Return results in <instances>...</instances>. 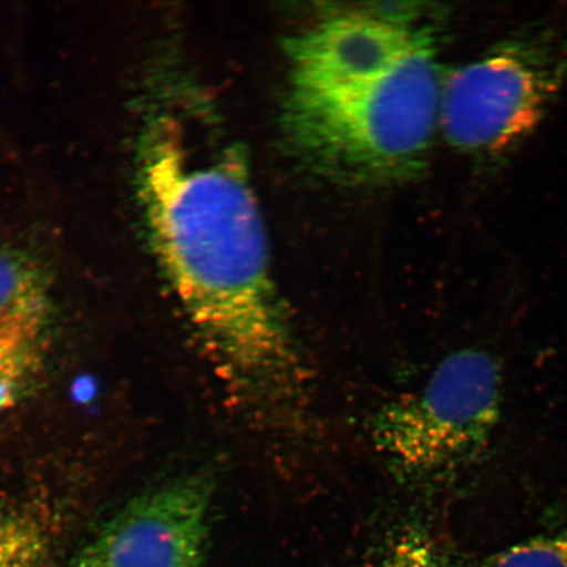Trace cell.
<instances>
[{
  "label": "cell",
  "instance_id": "1",
  "mask_svg": "<svg viewBox=\"0 0 567 567\" xmlns=\"http://www.w3.org/2000/svg\"><path fill=\"white\" fill-rule=\"evenodd\" d=\"M148 124L138 186L162 272L226 379L292 400L299 354L269 268L264 219L240 148L187 96Z\"/></svg>",
  "mask_w": 567,
  "mask_h": 567
},
{
  "label": "cell",
  "instance_id": "2",
  "mask_svg": "<svg viewBox=\"0 0 567 567\" xmlns=\"http://www.w3.org/2000/svg\"><path fill=\"white\" fill-rule=\"evenodd\" d=\"M437 42L410 10L338 12L296 34L284 105L290 145L346 179L420 174L441 125Z\"/></svg>",
  "mask_w": 567,
  "mask_h": 567
},
{
  "label": "cell",
  "instance_id": "3",
  "mask_svg": "<svg viewBox=\"0 0 567 567\" xmlns=\"http://www.w3.org/2000/svg\"><path fill=\"white\" fill-rule=\"evenodd\" d=\"M502 406L501 361L470 347L445 357L421 390L380 410L373 441L401 478L450 486L484 457Z\"/></svg>",
  "mask_w": 567,
  "mask_h": 567
},
{
  "label": "cell",
  "instance_id": "4",
  "mask_svg": "<svg viewBox=\"0 0 567 567\" xmlns=\"http://www.w3.org/2000/svg\"><path fill=\"white\" fill-rule=\"evenodd\" d=\"M567 80V38L517 32L444 73L441 126L457 152L481 162L515 152L542 124Z\"/></svg>",
  "mask_w": 567,
  "mask_h": 567
},
{
  "label": "cell",
  "instance_id": "5",
  "mask_svg": "<svg viewBox=\"0 0 567 567\" xmlns=\"http://www.w3.org/2000/svg\"><path fill=\"white\" fill-rule=\"evenodd\" d=\"M210 481L189 476L136 496L76 553L68 567H202Z\"/></svg>",
  "mask_w": 567,
  "mask_h": 567
},
{
  "label": "cell",
  "instance_id": "6",
  "mask_svg": "<svg viewBox=\"0 0 567 567\" xmlns=\"http://www.w3.org/2000/svg\"><path fill=\"white\" fill-rule=\"evenodd\" d=\"M52 322L44 269L30 255L0 248V415L40 379Z\"/></svg>",
  "mask_w": 567,
  "mask_h": 567
},
{
  "label": "cell",
  "instance_id": "7",
  "mask_svg": "<svg viewBox=\"0 0 567 567\" xmlns=\"http://www.w3.org/2000/svg\"><path fill=\"white\" fill-rule=\"evenodd\" d=\"M363 567H466L463 558L423 526H403L382 540Z\"/></svg>",
  "mask_w": 567,
  "mask_h": 567
},
{
  "label": "cell",
  "instance_id": "8",
  "mask_svg": "<svg viewBox=\"0 0 567 567\" xmlns=\"http://www.w3.org/2000/svg\"><path fill=\"white\" fill-rule=\"evenodd\" d=\"M48 550L49 534L40 520L0 508V567H42Z\"/></svg>",
  "mask_w": 567,
  "mask_h": 567
},
{
  "label": "cell",
  "instance_id": "9",
  "mask_svg": "<svg viewBox=\"0 0 567 567\" xmlns=\"http://www.w3.org/2000/svg\"><path fill=\"white\" fill-rule=\"evenodd\" d=\"M485 567H567V530L516 543L488 557Z\"/></svg>",
  "mask_w": 567,
  "mask_h": 567
}]
</instances>
